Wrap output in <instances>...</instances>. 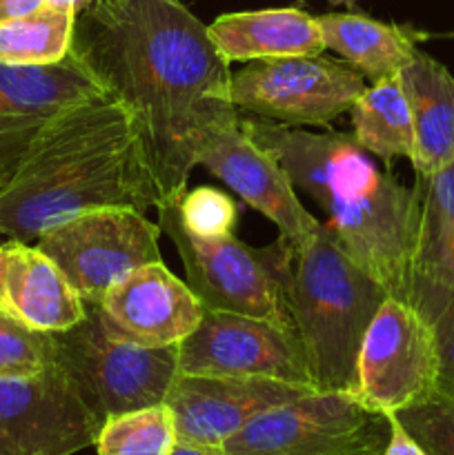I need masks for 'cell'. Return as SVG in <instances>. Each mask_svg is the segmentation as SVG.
Wrapping results in <instances>:
<instances>
[{
  "label": "cell",
  "mask_w": 454,
  "mask_h": 455,
  "mask_svg": "<svg viewBox=\"0 0 454 455\" xmlns=\"http://www.w3.org/2000/svg\"><path fill=\"white\" fill-rule=\"evenodd\" d=\"M316 18L325 49H334L369 83L399 76L426 38L412 27L374 20L361 13H325Z\"/></svg>",
  "instance_id": "44dd1931"
},
{
  "label": "cell",
  "mask_w": 454,
  "mask_h": 455,
  "mask_svg": "<svg viewBox=\"0 0 454 455\" xmlns=\"http://www.w3.org/2000/svg\"><path fill=\"white\" fill-rule=\"evenodd\" d=\"M178 216L182 225L203 238H223L234 234L236 227V203L214 187H196L185 189L176 196Z\"/></svg>",
  "instance_id": "4316f807"
},
{
  "label": "cell",
  "mask_w": 454,
  "mask_h": 455,
  "mask_svg": "<svg viewBox=\"0 0 454 455\" xmlns=\"http://www.w3.org/2000/svg\"><path fill=\"white\" fill-rule=\"evenodd\" d=\"M160 234L158 222L136 209H89L40 234L36 247L56 262L85 305H101L118 280L160 262Z\"/></svg>",
  "instance_id": "ba28073f"
},
{
  "label": "cell",
  "mask_w": 454,
  "mask_h": 455,
  "mask_svg": "<svg viewBox=\"0 0 454 455\" xmlns=\"http://www.w3.org/2000/svg\"><path fill=\"white\" fill-rule=\"evenodd\" d=\"M71 52L134 111L163 198L187 189L205 138L240 120L230 62L181 0H92Z\"/></svg>",
  "instance_id": "6da1fadb"
},
{
  "label": "cell",
  "mask_w": 454,
  "mask_h": 455,
  "mask_svg": "<svg viewBox=\"0 0 454 455\" xmlns=\"http://www.w3.org/2000/svg\"><path fill=\"white\" fill-rule=\"evenodd\" d=\"M390 416L352 391H312L261 413L223 444L225 455H383Z\"/></svg>",
  "instance_id": "52a82bcc"
},
{
  "label": "cell",
  "mask_w": 454,
  "mask_h": 455,
  "mask_svg": "<svg viewBox=\"0 0 454 455\" xmlns=\"http://www.w3.org/2000/svg\"><path fill=\"white\" fill-rule=\"evenodd\" d=\"M45 3H47V0H0V22L27 16V13L43 7Z\"/></svg>",
  "instance_id": "f546056e"
},
{
  "label": "cell",
  "mask_w": 454,
  "mask_h": 455,
  "mask_svg": "<svg viewBox=\"0 0 454 455\" xmlns=\"http://www.w3.org/2000/svg\"><path fill=\"white\" fill-rule=\"evenodd\" d=\"M0 274H3V243H0Z\"/></svg>",
  "instance_id": "836d02e7"
},
{
  "label": "cell",
  "mask_w": 454,
  "mask_h": 455,
  "mask_svg": "<svg viewBox=\"0 0 454 455\" xmlns=\"http://www.w3.org/2000/svg\"><path fill=\"white\" fill-rule=\"evenodd\" d=\"M240 127L325 209L338 247L392 298L408 302L417 189L381 172L352 133H310L270 120H240Z\"/></svg>",
  "instance_id": "3957f363"
},
{
  "label": "cell",
  "mask_w": 454,
  "mask_h": 455,
  "mask_svg": "<svg viewBox=\"0 0 454 455\" xmlns=\"http://www.w3.org/2000/svg\"><path fill=\"white\" fill-rule=\"evenodd\" d=\"M207 29L227 62L319 56L325 49L319 18L296 7L223 13Z\"/></svg>",
  "instance_id": "d6986e66"
},
{
  "label": "cell",
  "mask_w": 454,
  "mask_h": 455,
  "mask_svg": "<svg viewBox=\"0 0 454 455\" xmlns=\"http://www.w3.org/2000/svg\"><path fill=\"white\" fill-rule=\"evenodd\" d=\"M430 455H454V400L434 394L392 413Z\"/></svg>",
  "instance_id": "484cf974"
},
{
  "label": "cell",
  "mask_w": 454,
  "mask_h": 455,
  "mask_svg": "<svg viewBox=\"0 0 454 455\" xmlns=\"http://www.w3.org/2000/svg\"><path fill=\"white\" fill-rule=\"evenodd\" d=\"M74 9L45 3L36 12L0 22V62L4 65H56L69 56L76 31Z\"/></svg>",
  "instance_id": "603a6c76"
},
{
  "label": "cell",
  "mask_w": 454,
  "mask_h": 455,
  "mask_svg": "<svg viewBox=\"0 0 454 455\" xmlns=\"http://www.w3.org/2000/svg\"><path fill=\"white\" fill-rule=\"evenodd\" d=\"M172 455H225V451H223V447H212V444L181 443V440H176Z\"/></svg>",
  "instance_id": "4dcf8cb0"
},
{
  "label": "cell",
  "mask_w": 454,
  "mask_h": 455,
  "mask_svg": "<svg viewBox=\"0 0 454 455\" xmlns=\"http://www.w3.org/2000/svg\"><path fill=\"white\" fill-rule=\"evenodd\" d=\"M178 373L270 378L314 387L296 327L205 309L199 327L176 345Z\"/></svg>",
  "instance_id": "30bf717a"
},
{
  "label": "cell",
  "mask_w": 454,
  "mask_h": 455,
  "mask_svg": "<svg viewBox=\"0 0 454 455\" xmlns=\"http://www.w3.org/2000/svg\"><path fill=\"white\" fill-rule=\"evenodd\" d=\"M56 336V364L69 376L96 420L163 404L178 376L176 347H141L105 331L98 305Z\"/></svg>",
  "instance_id": "8992f818"
},
{
  "label": "cell",
  "mask_w": 454,
  "mask_h": 455,
  "mask_svg": "<svg viewBox=\"0 0 454 455\" xmlns=\"http://www.w3.org/2000/svg\"><path fill=\"white\" fill-rule=\"evenodd\" d=\"M350 111L354 127L352 136L368 154L385 163L394 158H408L412 163L414 124L399 76L365 87Z\"/></svg>",
  "instance_id": "7402d4cb"
},
{
  "label": "cell",
  "mask_w": 454,
  "mask_h": 455,
  "mask_svg": "<svg viewBox=\"0 0 454 455\" xmlns=\"http://www.w3.org/2000/svg\"><path fill=\"white\" fill-rule=\"evenodd\" d=\"M368 80L345 60L288 56L254 60L231 74V102L265 120L298 127H328L354 107Z\"/></svg>",
  "instance_id": "9c48e42d"
},
{
  "label": "cell",
  "mask_w": 454,
  "mask_h": 455,
  "mask_svg": "<svg viewBox=\"0 0 454 455\" xmlns=\"http://www.w3.org/2000/svg\"><path fill=\"white\" fill-rule=\"evenodd\" d=\"M205 314L185 280L163 262H150L114 284L98 305V315L116 340L141 347H176Z\"/></svg>",
  "instance_id": "2e32d148"
},
{
  "label": "cell",
  "mask_w": 454,
  "mask_h": 455,
  "mask_svg": "<svg viewBox=\"0 0 454 455\" xmlns=\"http://www.w3.org/2000/svg\"><path fill=\"white\" fill-rule=\"evenodd\" d=\"M0 309L45 333L65 331L85 318V302L56 262L20 240L3 244Z\"/></svg>",
  "instance_id": "ac0fdd59"
},
{
  "label": "cell",
  "mask_w": 454,
  "mask_h": 455,
  "mask_svg": "<svg viewBox=\"0 0 454 455\" xmlns=\"http://www.w3.org/2000/svg\"><path fill=\"white\" fill-rule=\"evenodd\" d=\"M47 3L56 4V7L74 9L76 13H80L85 7H89V4H92V0H47Z\"/></svg>",
  "instance_id": "1f68e13d"
},
{
  "label": "cell",
  "mask_w": 454,
  "mask_h": 455,
  "mask_svg": "<svg viewBox=\"0 0 454 455\" xmlns=\"http://www.w3.org/2000/svg\"><path fill=\"white\" fill-rule=\"evenodd\" d=\"M390 296L319 222L294 247L289 314L310 363L316 391L356 394V363L365 331Z\"/></svg>",
  "instance_id": "277c9868"
},
{
  "label": "cell",
  "mask_w": 454,
  "mask_h": 455,
  "mask_svg": "<svg viewBox=\"0 0 454 455\" xmlns=\"http://www.w3.org/2000/svg\"><path fill=\"white\" fill-rule=\"evenodd\" d=\"M399 83L414 124L412 167L417 176H430L454 163V76L417 49Z\"/></svg>",
  "instance_id": "ffe728a7"
},
{
  "label": "cell",
  "mask_w": 454,
  "mask_h": 455,
  "mask_svg": "<svg viewBox=\"0 0 454 455\" xmlns=\"http://www.w3.org/2000/svg\"><path fill=\"white\" fill-rule=\"evenodd\" d=\"M101 427L58 364L0 376V438L16 455H74L96 444Z\"/></svg>",
  "instance_id": "7c38bea8"
},
{
  "label": "cell",
  "mask_w": 454,
  "mask_h": 455,
  "mask_svg": "<svg viewBox=\"0 0 454 455\" xmlns=\"http://www.w3.org/2000/svg\"><path fill=\"white\" fill-rule=\"evenodd\" d=\"M56 336L36 331L0 309V376H34L56 364Z\"/></svg>",
  "instance_id": "d4e9b609"
},
{
  "label": "cell",
  "mask_w": 454,
  "mask_h": 455,
  "mask_svg": "<svg viewBox=\"0 0 454 455\" xmlns=\"http://www.w3.org/2000/svg\"><path fill=\"white\" fill-rule=\"evenodd\" d=\"M163 200L134 111L111 93L62 111L0 185V234L31 243L89 209Z\"/></svg>",
  "instance_id": "7a4b0ae2"
},
{
  "label": "cell",
  "mask_w": 454,
  "mask_h": 455,
  "mask_svg": "<svg viewBox=\"0 0 454 455\" xmlns=\"http://www.w3.org/2000/svg\"><path fill=\"white\" fill-rule=\"evenodd\" d=\"M196 164H203L249 207L270 218L294 247L319 227V220L298 200L296 187L283 167L240 127V120L214 129L200 145Z\"/></svg>",
  "instance_id": "9a60e30c"
},
{
  "label": "cell",
  "mask_w": 454,
  "mask_h": 455,
  "mask_svg": "<svg viewBox=\"0 0 454 455\" xmlns=\"http://www.w3.org/2000/svg\"><path fill=\"white\" fill-rule=\"evenodd\" d=\"M439 355L432 323L412 305L387 296L365 331L356 363V395L383 413L430 398Z\"/></svg>",
  "instance_id": "8fae6325"
},
{
  "label": "cell",
  "mask_w": 454,
  "mask_h": 455,
  "mask_svg": "<svg viewBox=\"0 0 454 455\" xmlns=\"http://www.w3.org/2000/svg\"><path fill=\"white\" fill-rule=\"evenodd\" d=\"M176 427L167 404L111 416L96 438L98 455H172Z\"/></svg>",
  "instance_id": "cb8c5ba5"
},
{
  "label": "cell",
  "mask_w": 454,
  "mask_h": 455,
  "mask_svg": "<svg viewBox=\"0 0 454 455\" xmlns=\"http://www.w3.org/2000/svg\"><path fill=\"white\" fill-rule=\"evenodd\" d=\"M158 227L182 260L187 287L209 311L252 315L279 324H292L289 314V275L294 244L280 235L267 249H254L231 235L203 238L182 225L176 196L158 204Z\"/></svg>",
  "instance_id": "5b68a950"
},
{
  "label": "cell",
  "mask_w": 454,
  "mask_h": 455,
  "mask_svg": "<svg viewBox=\"0 0 454 455\" xmlns=\"http://www.w3.org/2000/svg\"><path fill=\"white\" fill-rule=\"evenodd\" d=\"M105 93L101 78L74 52L56 65L0 62V185L53 118Z\"/></svg>",
  "instance_id": "4fadbf2b"
},
{
  "label": "cell",
  "mask_w": 454,
  "mask_h": 455,
  "mask_svg": "<svg viewBox=\"0 0 454 455\" xmlns=\"http://www.w3.org/2000/svg\"><path fill=\"white\" fill-rule=\"evenodd\" d=\"M418 225L408 305L432 320L454 293V163L417 176Z\"/></svg>",
  "instance_id": "e0dca14e"
},
{
  "label": "cell",
  "mask_w": 454,
  "mask_h": 455,
  "mask_svg": "<svg viewBox=\"0 0 454 455\" xmlns=\"http://www.w3.org/2000/svg\"><path fill=\"white\" fill-rule=\"evenodd\" d=\"M387 416H390V440H387L383 455H430L403 429V425L392 413H387Z\"/></svg>",
  "instance_id": "f1b7e54d"
},
{
  "label": "cell",
  "mask_w": 454,
  "mask_h": 455,
  "mask_svg": "<svg viewBox=\"0 0 454 455\" xmlns=\"http://www.w3.org/2000/svg\"><path fill=\"white\" fill-rule=\"evenodd\" d=\"M312 391L316 389L270 378L178 373L165 404L174 416L176 440L223 447L256 416Z\"/></svg>",
  "instance_id": "5bb4252c"
},
{
  "label": "cell",
  "mask_w": 454,
  "mask_h": 455,
  "mask_svg": "<svg viewBox=\"0 0 454 455\" xmlns=\"http://www.w3.org/2000/svg\"><path fill=\"white\" fill-rule=\"evenodd\" d=\"M432 331H434L436 355H439L436 391L454 400V293L448 305L432 320Z\"/></svg>",
  "instance_id": "83f0119b"
},
{
  "label": "cell",
  "mask_w": 454,
  "mask_h": 455,
  "mask_svg": "<svg viewBox=\"0 0 454 455\" xmlns=\"http://www.w3.org/2000/svg\"><path fill=\"white\" fill-rule=\"evenodd\" d=\"M0 455H16V453L12 451V449L7 447V443H4L3 438H0Z\"/></svg>",
  "instance_id": "d6a6232c"
}]
</instances>
